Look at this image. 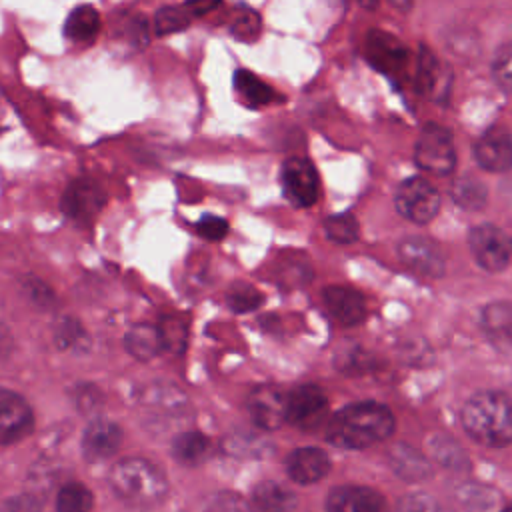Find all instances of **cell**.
I'll list each match as a JSON object with an SVG mask.
<instances>
[{
    "label": "cell",
    "mask_w": 512,
    "mask_h": 512,
    "mask_svg": "<svg viewBox=\"0 0 512 512\" xmlns=\"http://www.w3.org/2000/svg\"><path fill=\"white\" fill-rule=\"evenodd\" d=\"M210 512H250V508L236 494H220L210 504Z\"/></svg>",
    "instance_id": "cell-39"
},
{
    "label": "cell",
    "mask_w": 512,
    "mask_h": 512,
    "mask_svg": "<svg viewBox=\"0 0 512 512\" xmlns=\"http://www.w3.org/2000/svg\"><path fill=\"white\" fill-rule=\"evenodd\" d=\"M510 252H512V240H510Z\"/></svg>",
    "instance_id": "cell-43"
},
{
    "label": "cell",
    "mask_w": 512,
    "mask_h": 512,
    "mask_svg": "<svg viewBox=\"0 0 512 512\" xmlns=\"http://www.w3.org/2000/svg\"><path fill=\"white\" fill-rule=\"evenodd\" d=\"M414 160L424 172L434 176L450 174L456 166V150L450 130L436 122H428L416 140Z\"/></svg>",
    "instance_id": "cell-4"
},
{
    "label": "cell",
    "mask_w": 512,
    "mask_h": 512,
    "mask_svg": "<svg viewBox=\"0 0 512 512\" xmlns=\"http://www.w3.org/2000/svg\"><path fill=\"white\" fill-rule=\"evenodd\" d=\"M482 324L494 342L512 348V302L488 304L482 314Z\"/></svg>",
    "instance_id": "cell-21"
},
{
    "label": "cell",
    "mask_w": 512,
    "mask_h": 512,
    "mask_svg": "<svg viewBox=\"0 0 512 512\" xmlns=\"http://www.w3.org/2000/svg\"><path fill=\"white\" fill-rule=\"evenodd\" d=\"M100 30V12L90 6H76L66 22H64V34L72 42H90Z\"/></svg>",
    "instance_id": "cell-22"
},
{
    "label": "cell",
    "mask_w": 512,
    "mask_h": 512,
    "mask_svg": "<svg viewBox=\"0 0 512 512\" xmlns=\"http://www.w3.org/2000/svg\"><path fill=\"white\" fill-rule=\"evenodd\" d=\"M0 512H40V506H38V502H36L32 496L22 494V496H12V498H8V500L2 504Z\"/></svg>",
    "instance_id": "cell-40"
},
{
    "label": "cell",
    "mask_w": 512,
    "mask_h": 512,
    "mask_svg": "<svg viewBox=\"0 0 512 512\" xmlns=\"http://www.w3.org/2000/svg\"><path fill=\"white\" fill-rule=\"evenodd\" d=\"M12 348V338H10V332L0 324V358L4 354H8V350Z\"/></svg>",
    "instance_id": "cell-41"
},
{
    "label": "cell",
    "mask_w": 512,
    "mask_h": 512,
    "mask_svg": "<svg viewBox=\"0 0 512 512\" xmlns=\"http://www.w3.org/2000/svg\"><path fill=\"white\" fill-rule=\"evenodd\" d=\"M196 230L202 238L210 240V242H216V240H222L226 234H228V224L224 218L220 216H212V214H206L198 220L196 224Z\"/></svg>",
    "instance_id": "cell-37"
},
{
    "label": "cell",
    "mask_w": 512,
    "mask_h": 512,
    "mask_svg": "<svg viewBox=\"0 0 512 512\" xmlns=\"http://www.w3.org/2000/svg\"><path fill=\"white\" fill-rule=\"evenodd\" d=\"M324 232L336 244H352L358 238V222L352 214H334L324 220Z\"/></svg>",
    "instance_id": "cell-31"
},
{
    "label": "cell",
    "mask_w": 512,
    "mask_h": 512,
    "mask_svg": "<svg viewBox=\"0 0 512 512\" xmlns=\"http://www.w3.org/2000/svg\"><path fill=\"white\" fill-rule=\"evenodd\" d=\"M84 332H82V326L72 320V318H66L60 322L58 330H56V342L60 348H72V346H80V342L84 340Z\"/></svg>",
    "instance_id": "cell-38"
},
{
    "label": "cell",
    "mask_w": 512,
    "mask_h": 512,
    "mask_svg": "<svg viewBox=\"0 0 512 512\" xmlns=\"http://www.w3.org/2000/svg\"><path fill=\"white\" fill-rule=\"evenodd\" d=\"M34 426L28 402L6 388H0V444H12L30 434Z\"/></svg>",
    "instance_id": "cell-10"
},
{
    "label": "cell",
    "mask_w": 512,
    "mask_h": 512,
    "mask_svg": "<svg viewBox=\"0 0 512 512\" xmlns=\"http://www.w3.org/2000/svg\"><path fill=\"white\" fill-rule=\"evenodd\" d=\"M226 302L228 306L234 310V312H250V310H256L262 302V294L248 282H234L230 288H228V294H226Z\"/></svg>",
    "instance_id": "cell-32"
},
{
    "label": "cell",
    "mask_w": 512,
    "mask_h": 512,
    "mask_svg": "<svg viewBox=\"0 0 512 512\" xmlns=\"http://www.w3.org/2000/svg\"><path fill=\"white\" fill-rule=\"evenodd\" d=\"M158 334H160V342H162V350L180 354L186 348L188 342V326L184 320L168 316L164 320H160V324L156 326Z\"/></svg>",
    "instance_id": "cell-30"
},
{
    "label": "cell",
    "mask_w": 512,
    "mask_h": 512,
    "mask_svg": "<svg viewBox=\"0 0 512 512\" xmlns=\"http://www.w3.org/2000/svg\"><path fill=\"white\" fill-rule=\"evenodd\" d=\"M394 512H442V508L428 494H410L398 502Z\"/></svg>",
    "instance_id": "cell-36"
},
{
    "label": "cell",
    "mask_w": 512,
    "mask_h": 512,
    "mask_svg": "<svg viewBox=\"0 0 512 512\" xmlns=\"http://www.w3.org/2000/svg\"><path fill=\"white\" fill-rule=\"evenodd\" d=\"M468 244L476 262L486 272H500L508 266L510 244L504 232L494 224L474 226L468 234Z\"/></svg>",
    "instance_id": "cell-7"
},
{
    "label": "cell",
    "mask_w": 512,
    "mask_h": 512,
    "mask_svg": "<svg viewBox=\"0 0 512 512\" xmlns=\"http://www.w3.org/2000/svg\"><path fill=\"white\" fill-rule=\"evenodd\" d=\"M92 504H94L92 492L80 482L64 484L56 498L58 512H90Z\"/></svg>",
    "instance_id": "cell-28"
},
{
    "label": "cell",
    "mask_w": 512,
    "mask_h": 512,
    "mask_svg": "<svg viewBox=\"0 0 512 512\" xmlns=\"http://www.w3.org/2000/svg\"><path fill=\"white\" fill-rule=\"evenodd\" d=\"M234 90L242 98V102L250 108H260L276 100V92L264 80H260L250 70H236L234 74Z\"/></svg>",
    "instance_id": "cell-19"
},
{
    "label": "cell",
    "mask_w": 512,
    "mask_h": 512,
    "mask_svg": "<svg viewBox=\"0 0 512 512\" xmlns=\"http://www.w3.org/2000/svg\"><path fill=\"white\" fill-rule=\"evenodd\" d=\"M254 504L260 512H292L296 508V496L276 482H260L254 488Z\"/></svg>",
    "instance_id": "cell-24"
},
{
    "label": "cell",
    "mask_w": 512,
    "mask_h": 512,
    "mask_svg": "<svg viewBox=\"0 0 512 512\" xmlns=\"http://www.w3.org/2000/svg\"><path fill=\"white\" fill-rule=\"evenodd\" d=\"M474 158L488 172H506L512 168V136L504 126L488 128L474 144Z\"/></svg>",
    "instance_id": "cell-12"
},
{
    "label": "cell",
    "mask_w": 512,
    "mask_h": 512,
    "mask_svg": "<svg viewBox=\"0 0 512 512\" xmlns=\"http://www.w3.org/2000/svg\"><path fill=\"white\" fill-rule=\"evenodd\" d=\"M326 310L344 326H356L366 316L364 296L350 286H328L322 292Z\"/></svg>",
    "instance_id": "cell-16"
},
{
    "label": "cell",
    "mask_w": 512,
    "mask_h": 512,
    "mask_svg": "<svg viewBox=\"0 0 512 512\" xmlns=\"http://www.w3.org/2000/svg\"><path fill=\"white\" fill-rule=\"evenodd\" d=\"M454 202L464 210H482L488 202V188L480 178L464 174L452 186Z\"/></svg>",
    "instance_id": "cell-27"
},
{
    "label": "cell",
    "mask_w": 512,
    "mask_h": 512,
    "mask_svg": "<svg viewBox=\"0 0 512 512\" xmlns=\"http://www.w3.org/2000/svg\"><path fill=\"white\" fill-rule=\"evenodd\" d=\"M110 484L124 502L134 506H154L162 502L168 492L162 470L144 458H126L114 464Z\"/></svg>",
    "instance_id": "cell-3"
},
{
    "label": "cell",
    "mask_w": 512,
    "mask_h": 512,
    "mask_svg": "<svg viewBox=\"0 0 512 512\" xmlns=\"http://www.w3.org/2000/svg\"><path fill=\"white\" fill-rule=\"evenodd\" d=\"M390 464L398 476H402L404 480H410V482L422 480L430 472L426 458L418 450H414L412 446H406V444H398L390 450Z\"/></svg>",
    "instance_id": "cell-25"
},
{
    "label": "cell",
    "mask_w": 512,
    "mask_h": 512,
    "mask_svg": "<svg viewBox=\"0 0 512 512\" xmlns=\"http://www.w3.org/2000/svg\"><path fill=\"white\" fill-rule=\"evenodd\" d=\"M492 76L496 84L512 96V42L498 48L492 60Z\"/></svg>",
    "instance_id": "cell-34"
},
{
    "label": "cell",
    "mask_w": 512,
    "mask_h": 512,
    "mask_svg": "<svg viewBox=\"0 0 512 512\" xmlns=\"http://www.w3.org/2000/svg\"><path fill=\"white\" fill-rule=\"evenodd\" d=\"M430 452H432V456H436V460H440L442 464H446V466H460V464H464L466 462V458H464V452L460 450V446L458 444H454L450 438H446V436H436V438H432L430 440Z\"/></svg>",
    "instance_id": "cell-35"
},
{
    "label": "cell",
    "mask_w": 512,
    "mask_h": 512,
    "mask_svg": "<svg viewBox=\"0 0 512 512\" xmlns=\"http://www.w3.org/2000/svg\"><path fill=\"white\" fill-rule=\"evenodd\" d=\"M122 444V430L116 422L106 418H96L88 424L82 436V452L88 460H106Z\"/></svg>",
    "instance_id": "cell-15"
},
{
    "label": "cell",
    "mask_w": 512,
    "mask_h": 512,
    "mask_svg": "<svg viewBox=\"0 0 512 512\" xmlns=\"http://www.w3.org/2000/svg\"><path fill=\"white\" fill-rule=\"evenodd\" d=\"M460 420L478 444L502 448L512 442V398L504 392H476L466 400Z\"/></svg>",
    "instance_id": "cell-2"
},
{
    "label": "cell",
    "mask_w": 512,
    "mask_h": 512,
    "mask_svg": "<svg viewBox=\"0 0 512 512\" xmlns=\"http://www.w3.org/2000/svg\"><path fill=\"white\" fill-rule=\"evenodd\" d=\"M246 408L252 422L264 430H276L286 422V394L272 384L252 388Z\"/></svg>",
    "instance_id": "cell-9"
},
{
    "label": "cell",
    "mask_w": 512,
    "mask_h": 512,
    "mask_svg": "<svg viewBox=\"0 0 512 512\" xmlns=\"http://www.w3.org/2000/svg\"><path fill=\"white\" fill-rule=\"evenodd\" d=\"M282 188L286 198L298 208L316 204L320 196V178L314 164L306 158L286 160L282 166Z\"/></svg>",
    "instance_id": "cell-6"
},
{
    "label": "cell",
    "mask_w": 512,
    "mask_h": 512,
    "mask_svg": "<svg viewBox=\"0 0 512 512\" xmlns=\"http://www.w3.org/2000/svg\"><path fill=\"white\" fill-rule=\"evenodd\" d=\"M394 432L392 412L376 402H358L338 410L326 426L330 444L360 450L386 440Z\"/></svg>",
    "instance_id": "cell-1"
},
{
    "label": "cell",
    "mask_w": 512,
    "mask_h": 512,
    "mask_svg": "<svg viewBox=\"0 0 512 512\" xmlns=\"http://www.w3.org/2000/svg\"><path fill=\"white\" fill-rule=\"evenodd\" d=\"M126 350L138 360H150L162 350L158 328L152 324H134L124 336Z\"/></svg>",
    "instance_id": "cell-23"
},
{
    "label": "cell",
    "mask_w": 512,
    "mask_h": 512,
    "mask_svg": "<svg viewBox=\"0 0 512 512\" xmlns=\"http://www.w3.org/2000/svg\"><path fill=\"white\" fill-rule=\"evenodd\" d=\"M210 452V440L196 430L190 432H182L180 436H176L174 444H172V454L178 462L186 464V466H196L202 460H206Z\"/></svg>",
    "instance_id": "cell-26"
},
{
    "label": "cell",
    "mask_w": 512,
    "mask_h": 512,
    "mask_svg": "<svg viewBox=\"0 0 512 512\" xmlns=\"http://www.w3.org/2000/svg\"><path fill=\"white\" fill-rule=\"evenodd\" d=\"M326 512H388V504L368 486H336L326 498Z\"/></svg>",
    "instance_id": "cell-14"
},
{
    "label": "cell",
    "mask_w": 512,
    "mask_h": 512,
    "mask_svg": "<svg viewBox=\"0 0 512 512\" xmlns=\"http://www.w3.org/2000/svg\"><path fill=\"white\" fill-rule=\"evenodd\" d=\"M396 210L410 222L426 224L430 222L440 208V194L438 190L420 176L404 180L394 196Z\"/></svg>",
    "instance_id": "cell-5"
},
{
    "label": "cell",
    "mask_w": 512,
    "mask_h": 512,
    "mask_svg": "<svg viewBox=\"0 0 512 512\" xmlns=\"http://www.w3.org/2000/svg\"><path fill=\"white\" fill-rule=\"evenodd\" d=\"M328 410V398L316 384L296 386L286 396V420L300 428L316 426Z\"/></svg>",
    "instance_id": "cell-8"
},
{
    "label": "cell",
    "mask_w": 512,
    "mask_h": 512,
    "mask_svg": "<svg viewBox=\"0 0 512 512\" xmlns=\"http://www.w3.org/2000/svg\"><path fill=\"white\" fill-rule=\"evenodd\" d=\"M262 22L258 12L248 6H240L230 16V34L242 42H254L260 34Z\"/></svg>",
    "instance_id": "cell-29"
},
{
    "label": "cell",
    "mask_w": 512,
    "mask_h": 512,
    "mask_svg": "<svg viewBox=\"0 0 512 512\" xmlns=\"http://www.w3.org/2000/svg\"><path fill=\"white\" fill-rule=\"evenodd\" d=\"M418 82L430 98H444L450 88V72L448 68L440 66V62L434 58L430 50H422L420 54V74Z\"/></svg>",
    "instance_id": "cell-20"
},
{
    "label": "cell",
    "mask_w": 512,
    "mask_h": 512,
    "mask_svg": "<svg viewBox=\"0 0 512 512\" xmlns=\"http://www.w3.org/2000/svg\"><path fill=\"white\" fill-rule=\"evenodd\" d=\"M104 190L90 178L74 180L62 196V210L74 220H92L104 206Z\"/></svg>",
    "instance_id": "cell-13"
},
{
    "label": "cell",
    "mask_w": 512,
    "mask_h": 512,
    "mask_svg": "<svg viewBox=\"0 0 512 512\" xmlns=\"http://www.w3.org/2000/svg\"><path fill=\"white\" fill-rule=\"evenodd\" d=\"M504 512H512V506H508V508H504Z\"/></svg>",
    "instance_id": "cell-42"
},
{
    "label": "cell",
    "mask_w": 512,
    "mask_h": 512,
    "mask_svg": "<svg viewBox=\"0 0 512 512\" xmlns=\"http://www.w3.org/2000/svg\"><path fill=\"white\" fill-rule=\"evenodd\" d=\"M190 18L192 14L186 6H164L156 12L154 26L158 34H172L184 30L190 24Z\"/></svg>",
    "instance_id": "cell-33"
},
{
    "label": "cell",
    "mask_w": 512,
    "mask_h": 512,
    "mask_svg": "<svg viewBox=\"0 0 512 512\" xmlns=\"http://www.w3.org/2000/svg\"><path fill=\"white\" fill-rule=\"evenodd\" d=\"M398 256L404 266L428 278H440L446 268L440 248L432 240L422 236L404 238L398 244Z\"/></svg>",
    "instance_id": "cell-11"
},
{
    "label": "cell",
    "mask_w": 512,
    "mask_h": 512,
    "mask_svg": "<svg viewBox=\"0 0 512 512\" xmlns=\"http://www.w3.org/2000/svg\"><path fill=\"white\" fill-rule=\"evenodd\" d=\"M288 476L298 484H314L322 480L330 470V458L324 450L314 446H304L290 452L286 460Z\"/></svg>",
    "instance_id": "cell-17"
},
{
    "label": "cell",
    "mask_w": 512,
    "mask_h": 512,
    "mask_svg": "<svg viewBox=\"0 0 512 512\" xmlns=\"http://www.w3.org/2000/svg\"><path fill=\"white\" fill-rule=\"evenodd\" d=\"M368 54L374 66L382 70H396L406 60L404 46L394 38L380 30H374L368 36Z\"/></svg>",
    "instance_id": "cell-18"
}]
</instances>
